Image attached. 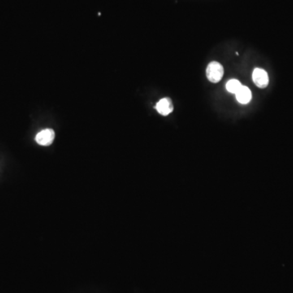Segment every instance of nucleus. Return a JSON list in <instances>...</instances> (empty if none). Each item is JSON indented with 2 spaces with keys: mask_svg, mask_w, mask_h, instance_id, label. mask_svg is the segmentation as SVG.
<instances>
[{
  "mask_svg": "<svg viewBox=\"0 0 293 293\" xmlns=\"http://www.w3.org/2000/svg\"><path fill=\"white\" fill-rule=\"evenodd\" d=\"M252 81L259 88H265L269 84L268 74L261 69H255L252 73Z\"/></svg>",
  "mask_w": 293,
  "mask_h": 293,
  "instance_id": "f03ea898",
  "label": "nucleus"
},
{
  "mask_svg": "<svg viewBox=\"0 0 293 293\" xmlns=\"http://www.w3.org/2000/svg\"><path fill=\"white\" fill-rule=\"evenodd\" d=\"M55 138L54 130L52 129H46L42 130L36 135L35 140L39 145L49 146L53 143Z\"/></svg>",
  "mask_w": 293,
  "mask_h": 293,
  "instance_id": "7ed1b4c3",
  "label": "nucleus"
},
{
  "mask_svg": "<svg viewBox=\"0 0 293 293\" xmlns=\"http://www.w3.org/2000/svg\"><path fill=\"white\" fill-rule=\"evenodd\" d=\"M224 70L222 65L217 61L211 62L206 70L207 78L211 83H217L223 77Z\"/></svg>",
  "mask_w": 293,
  "mask_h": 293,
  "instance_id": "f257e3e1",
  "label": "nucleus"
},
{
  "mask_svg": "<svg viewBox=\"0 0 293 293\" xmlns=\"http://www.w3.org/2000/svg\"><path fill=\"white\" fill-rule=\"evenodd\" d=\"M156 109L161 115L167 116L173 112L174 106L169 98H163L156 104Z\"/></svg>",
  "mask_w": 293,
  "mask_h": 293,
  "instance_id": "20e7f679",
  "label": "nucleus"
},
{
  "mask_svg": "<svg viewBox=\"0 0 293 293\" xmlns=\"http://www.w3.org/2000/svg\"><path fill=\"white\" fill-rule=\"evenodd\" d=\"M241 87H242V84L239 81L236 80V79H231V80L228 81L226 85V90L230 93L234 94V95L237 91L240 89Z\"/></svg>",
  "mask_w": 293,
  "mask_h": 293,
  "instance_id": "423d86ee",
  "label": "nucleus"
},
{
  "mask_svg": "<svg viewBox=\"0 0 293 293\" xmlns=\"http://www.w3.org/2000/svg\"><path fill=\"white\" fill-rule=\"evenodd\" d=\"M236 100L239 104H247L252 100V92L249 88L245 86H242L240 89L235 93Z\"/></svg>",
  "mask_w": 293,
  "mask_h": 293,
  "instance_id": "39448f33",
  "label": "nucleus"
}]
</instances>
